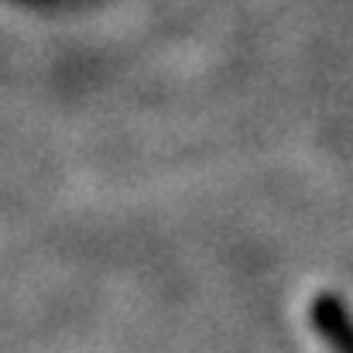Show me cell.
Masks as SVG:
<instances>
[{
  "instance_id": "obj_1",
  "label": "cell",
  "mask_w": 353,
  "mask_h": 353,
  "mask_svg": "<svg viewBox=\"0 0 353 353\" xmlns=\"http://www.w3.org/2000/svg\"><path fill=\"white\" fill-rule=\"evenodd\" d=\"M309 326L330 353H353V309L336 292H319L309 302Z\"/></svg>"
}]
</instances>
